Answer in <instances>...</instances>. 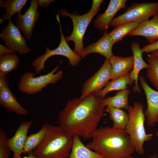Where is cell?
<instances>
[{
    "label": "cell",
    "mask_w": 158,
    "mask_h": 158,
    "mask_svg": "<svg viewBox=\"0 0 158 158\" xmlns=\"http://www.w3.org/2000/svg\"><path fill=\"white\" fill-rule=\"evenodd\" d=\"M104 98L93 92L83 98L68 100L59 114V126L71 135L90 138L105 116Z\"/></svg>",
    "instance_id": "obj_1"
},
{
    "label": "cell",
    "mask_w": 158,
    "mask_h": 158,
    "mask_svg": "<svg viewBox=\"0 0 158 158\" xmlns=\"http://www.w3.org/2000/svg\"><path fill=\"white\" fill-rule=\"evenodd\" d=\"M90 138L92 140L86 146L104 158H122L135 151L125 130L101 127L91 134Z\"/></svg>",
    "instance_id": "obj_2"
},
{
    "label": "cell",
    "mask_w": 158,
    "mask_h": 158,
    "mask_svg": "<svg viewBox=\"0 0 158 158\" xmlns=\"http://www.w3.org/2000/svg\"><path fill=\"white\" fill-rule=\"evenodd\" d=\"M73 142V136L59 126L48 124L44 139L32 153L38 158H68Z\"/></svg>",
    "instance_id": "obj_3"
},
{
    "label": "cell",
    "mask_w": 158,
    "mask_h": 158,
    "mask_svg": "<svg viewBox=\"0 0 158 158\" xmlns=\"http://www.w3.org/2000/svg\"><path fill=\"white\" fill-rule=\"evenodd\" d=\"M144 108L141 102H135L133 106H129L127 110L129 119L125 129L135 151L140 155L143 154L145 152L144 143L150 140L153 136L152 134H147L145 131Z\"/></svg>",
    "instance_id": "obj_4"
},
{
    "label": "cell",
    "mask_w": 158,
    "mask_h": 158,
    "mask_svg": "<svg viewBox=\"0 0 158 158\" xmlns=\"http://www.w3.org/2000/svg\"><path fill=\"white\" fill-rule=\"evenodd\" d=\"M59 65L50 72L38 77L31 71L25 72L21 75L18 83V88L21 92L32 95L42 91L49 84H54L62 77L63 72L59 70Z\"/></svg>",
    "instance_id": "obj_5"
},
{
    "label": "cell",
    "mask_w": 158,
    "mask_h": 158,
    "mask_svg": "<svg viewBox=\"0 0 158 158\" xmlns=\"http://www.w3.org/2000/svg\"><path fill=\"white\" fill-rule=\"evenodd\" d=\"M158 14V1L155 3L144 2L133 4L122 14L114 18L109 26L115 27L129 22L140 23Z\"/></svg>",
    "instance_id": "obj_6"
},
{
    "label": "cell",
    "mask_w": 158,
    "mask_h": 158,
    "mask_svg": "<svg viewBox=\"0 0 158 158\" xmlns=\"http://www.w3.org/2000/svg\"><path fill=\"white\" fill-rule=\"evenodd\" d=\"M56 16L59 24L61 34L60 42L58 47L55 49L51 50L48 47H47L45 54L37 57L32 63V66L37 75L44 70L45 63L47 59L54 55L65 56L68 59L70 64L73 67L76 66L81 60L82 58L71 49L65 40L61 28L59 13L58 15H56Z\"/></svg>",
    "instance_id": "obj_7"
},
{
    "label": "cell",
    "mask_w": 158,
    "mask_h": 158,
    "mask_svg": "<svg viewBox=\"0 0 158 158\" xmlns=\"http://www.w3.org/2000/svg\"><path fill=\"white\" fill-rule=\"evenodd\" d=\"M60 14L63 17H69L73 24L72 32L69 36H66L67 42L73 41L75 44L74 52L81 57L83 50V40L86 29L92 20L96 15L87 13L82 15L69 13L67 10L63 9L59 11Z\"/></svg>",
    "instance_id": "obj_8"
},
{
    "label": "cell",
    "mask_w": 158,
    "mask_h": 158,
    "mask_svg": "<svg viewBox=\"0 0 158 158\" xmlns=\"http://www.w3.org/2000/svg\"><path fill=\"white\" fill-rule=\"evenodd\" d=\"M0 37L4 41L5 46L20 55L26 54L31 51L25 38L11 20L2 30Z\"/></svg>",
    "instance_id": "obj_9"
},
{
    "label": "cell",
    "mask_w": 158,
    "mask_h": 158,
    "mask_svg": "<svg viewBox=\"0 0 158 158\" xmlns=\"http://www.w3.org/2000/svg\"><path fill=\"white\" fill-rule=\"evenodd\" d=\"M111 65L109 59H106L99 70L84 83L80 98L93 92L99 93L110 80Z\"/></svg>",
    "instance_id": "obj_10"
},
{
    "label": "cell",
    "mask_w": 158,
    "mask_h": 158,
    "mask_svg": "<svg viewBox=\"0 0 158 158\" xmlns=\"http://www.w3.org/2000/svg\"><path fill=\"white\" fill-rule=\"evenodd\" d=\"M37 0L31 1L30 6L24 14H17L15 19L16 25L28 40L31 38L35 24L40 18Z\"/></svg>",
    "instance_id": "obj_11"
},
{
    "label": "cell",
    "mask_w": 158,
    "mask_h": 158,
    "mask_svg": "<svg viewBox=\"0 0 158 158\" xmlns=\"http://www.w3.org/2000/svg\"><path fill=\"white\" fill-rule=\"evenodd\" d=\"M138 79L146 97L147 108L144 113L147 123L149 126L153 127L158 119V91L150 87L142 76L140 75Z\"/></svg>",
    "instance_id": "obj_12"
},
{
    "label": "cell",
    "mask_w": 158,
    "mask_h": 158,
    "mask_svg": "<svg viewBox=\"0 0 158 158\" xmlns=\"http://www.w3.org/2000/svg\"><path fill=\"white\" fill-rule=\"evenodd\" d=\"M9 82L6 76L0 75V105L8 111L14 112L18 114H27V109L18 103L10 90Z\"/></svg>",
    "instance_id": "obj_13"
},
{
    "label": "cell",
    "mask_w": 158,
    "mask_h": 158,
    "mask_svg": "<svg viewBox=\"0 0 158 158\" xmlns=\"http://www.w3.org/2000/svg\"><path fill=\"white\" fill-rule=\"evenodd\" d=\"M127 1L126 0H111L105 11L96 18L94 23V27L101 31H107L116 14L121 9L127 8Z\"/></svg>",
    "instance_id": "obj_14"
},
{
    "label": "cell",
    "mask_w": 158,
    "mask_h": 158,
    "mask_svg": "<svg viewBox=\"0 0 158 158\" xmlns=\"http://www.w3.org/2000/svg\"><path fill=\"white\" fill-rule=\"evenodd\" d=\"M131 49L133 54V66L130 73L131 86L134 81L135 85L132 89L134 92L141 93V91L138 84V75L142 69L147 68L148 64L144 61L142 57L141 49L140 48L139 43L133 41L131 45Z\"/></svg>",
    "instance_id": "obj_15"
},
{
    "label": "cell",
    "mask_w": 158,
    "mask_h": 158,
    "mask_svg": "<svg viewBox=\"0 0 158 158\" xmlns=\"http://www.w3.org/2000/svg\"><path fill=\"white\" fill-rule=\"evenodd\" d=\"M128 35L143 37L150 44L154 43L158 40V14L154 15L151 19L140 23Z\"/></svg>",
    "instance_id": "obj_16"
},
{
    "label": "cell",
    "mask_w": 158,
    "mask_h": 158,
    "mask_svg": "<svg viewBox=\"0 0 158 158\" xmlns=\"http://www.w3.org/2000/svg\"><path fill=\"white\" fill-rule=\"evenodd\" d=\"M109 33L107 31L104 32L102 37L97 42L83 48L81 57L83 58L90 54L97 53L109 59L114 56L112 48L114 44Z\"/></svg>",
    "instance_id": "obj_17"
},
{
    "label": "cell",
    "mask_w": 158,
    "mask_h": 158,
    "mask_svg": "<svg viewBox=\"0 0 158 158\" xmlns=\"http://www.w3.org/2000/svg\"><path fill=\"white\" fill-rule=\"evenodd\" d=\"M32 124V121L22 122L11 138H8L6 145L13 153L23 154V147L27 137V135Z\"/></svg>",
    "instance_id": "obj_18"
},
{
    "label": "cell",
    "mask_w": 158,
    "mask_h": 158,
    "mask_svg": "<svg viewBox=\"0 0 158 158\" xmlns=\"http://www.w3.org/2000/svg\"><path fill=\"white\" fill-rule=\"evenodd\" d=\"M109 61L111 65L110 80H114L127 74L133 67V56L123 57L114 55Z\"/></svg>",
    "instance_id": "obj_19"
},
{
    "label": "cell",
    "mask_w": 158,
    "mask_h": 158,
    "mask_svg": "<svg viewBox=\"0 0 158 158\" xmlns=\"http://www.w3.org/2000/svg\"><path fill=\"white\" fill-rule=\"evenodd\" d=\"M73 137L72 147L68 158H104L101 155L85 145L79 136L74 135Z\"/></svg>",
    "instance_id": "obj_20"
},
{
    "label": "cell",
    "mask_w": 158,
    "mask_h": 158,
    "mask_svg": "<svg viewBox=\"0 0 158 158\" xmlns=\"http://www.w3.org/2000/svg\"><path fill=\"white\" fill-rule=\"evenodd\" d=\"M131 91L127 89L119 91L114 96L104 98L102 100L103 104L105 107L124 109L127 110L130 106L128 104V97Z\"/></svg>",
    "instance_id": "obj_21"
},
{
    "label": "cell",
    "mask_w": 158,
    "mask_h": 158,
    "mask_svg": "<svg viewBox=\"0 0 158 158\" xmlns=\"http://www.w3.org/2000/svg\"><path fill=\"white\" fill-rule=\"evenodd\" d=\"M27 0H0V6L5 9V13L0 18V24L5 20H11L12 17L16 13H20L22 9L26 4Z\"/></svg>",
    "instance_id": "obj_22"
},
{
    "label": "cell",
    "mask_w": 158,
    "mask_h": 158,
    "mask_svg": "<svg viewBox=\"0 0 158 158\" xmlns=\"http://www.w3.org/2000/svg\"><path fill=\"white\" fill-rule=\"evenodd\" d=\"M105 111L109 114L110 119L113 123L114 128L125 130L129 121L128 114L122 109L107 106Z\"/></svg>",
    "instance_id": "obj_23"
},
{
    "label": "cell",
    "mask_w": 158,
    "mask_h": 158,
    "mask_svg": "<svg viewBox=\"0 0 158 158\" xmlns=\"http://www.w3.org/2000/svg\"><path fill=\"white\" fill-rule=\"evenodd\" d=\"M48 124L44 123L38 132L27 136L23 147V154L32 152L41 144L45 136Z\"/></svg>",
    "instance_id": "obj_24"
},
{
    "label": "cell",
    "mask_w": 158,
    "mask_h": 158,
    "mask_svg": "<svg viewBox=\"0 0 158 158\" xmlns=\"http://www.w3.org/2000/svg\"><path fill=\"white\" fill-rule=\"evenodd\" d=\"M19 63L18 56L15 53L0 55V75L6 76L8 74L16 70Z\"/></svg>",
    "instance_id": "obj_25"
},
{
    "label": "cell",
    "mask_w": 158,
    "mask_h": 158,
    "mask_svg": "<svg viewBox=\"0 0 158 158\" xmlns=\"http://www.w3.org/2000/svg\"><path fill=\"white\" fill-rule=\"evenodd\" d=\"M131 86L130 73L109 82L99 93V95L104 98L109 92L113 91L123 90L128 88V85Z\"/></svg>",
    "instance_id": "obj_26"
},
{
    "label": "cell",
    "mask_w": 158,
    "mask_h": 158,
    "mask_svg": "<svg viewBox=\"0 0 158 158\" xmlns=\"http://www.w3.org/2000/svg\"><path fill=\"white\" fill-rule=\"evenodd\" d=\"M139 23L129 22L119 25L115 27L109 34L114 44L122 40L131 32L136 28Z\"/></svg>",
    "instance_id": "obj_27"
},
{
    "label": "cell",
    "mask_w": 158,
    "mask_h": 158,
    "mask_svg": "<svg viewBox=\"0 0 158 158\" xmlns=\"http://www.w3.org/2000/svg\"><path fill=\"white\" fill-rule=\"evenodd\" d=\"M147 57L148 67L146 72L147 77L158 90V59L151 53L148 54Z\"/></svg>",
    "instance_id": "obj_28"
},
{
    "label": "cell",
    "mask_w": 158,
    "mask_h": 158,
    "mask_svg": "<svg viewBox=\"0 0 158 158\" xmlns=\"http://www.w3.org/2000/svg\"><path fill=\"white\" fill-rule=\"evenodd\" d=\"M7 137L3 130L0 131V158H8L10 150L6 145Z\"/></svg>",
    "instance_id": "obj_29"
},
{
    "label": "cell",
    "mask_w": 158,
    "mask_h": 158,
    "mask_svg": "<svg viewBox=\"0 0 158 158\" xmlns=\"http://www.w3.org/2000/svg\"><path fill=\"white\" fill-rule=\"evenodd\" d=\"M104 1L103 0H93L91 9L87 12L88 13L96 14L99 10L100 7L102 3Z\"/></svg>",
    "instance_id": "obj_30"
},
{
    "label": "cell",
    "mask_w": 158,
    "mask_h": 158,
    "mask_svg": "<svg viewBox=\"0 0 158 158\" xmlns=\"http://www.w3.org/2000/svg\"><path fill=\"white\" fill-rule=\"evenodd\" d=\"M141 49L143 52H145L147 53H150L154 50L158 49V40L152 44L144 46Z\"/></svg>",
    "instance_id": "obj_31"
},
{
    "label": "cell",
    "mask_w": 158,
    "mask_h": 158,
    "mask_svg": "<svg viewBox=\"0 0 158 158\" xmlns=\"http://www.w3.org/2000/svg\"><path fill=\"white\" fill-rule=\"evenodd\" d=\"M39 6L47 8L51 2H54V0H37Z\"/></svg>",
    "instance_id": "obj_32"
},
{
    "label": "cell",
    "mask_w": 158,
    "mask_h": 158,
    "mask_svg": "<svg viewBox=\"0 0 158 158\" xmlns=\"http://www.w3.org/2000/svg\"><path fill=\"white\" fill-rule=\"evenodd\" d=\"M10 53H15L9 48L0 44V55Z\"/></svg>",
    "instance_id": "obj_33"
},
{
    "label": "cell",
    "mask_w": 158,
    "mask_h": 158,
    "mask_svg": "<svg viewBox=\"0 0 158 158\" xmlns=\"http://www.w3.org/2000/svg\"><path fill=\"white\" fill-rule=\"evenodd\" d=\"M28 154V156L22 158L20 155L16 153H13L12 158H38L36 156L33 154L32 152Z\"/></svg>",
    "instance_id": "obj_34"
},
{
    "label": "cell",
    "mask_w": 158,
    "mask_h": 158,
    "mask_svg": "<svg viewBox=\"0 0 158 158\" xmlns=\"http://www.w3.org/2000/svg\"><path fill=\"white\" fill-rule=\"evenodd\" d=\"M158 59V49L154 50L150 53Z\"/></svg>",
    "instance_id": "obj_35"
},
{
    "label": "cell",
    "mask_w": 158,
    "mask_h": 158,
    "mask_svg": "<svg viewBox=\"0 0 158 158\" xmlns=\"http://www.w3.org/2000/svg\"><path fill=\"white\" fill-rule=\"evenodd\" d=\"M149 158H158V157L157 156V155L156 154H154L150 157H149Z\"/></svg>",
    "instance_id": "obj_36"
},
{
    "label": "cell",
    "mask_w": 158,
    "mask_h": 158,
    "mask_svg": "<svg viewBox=\"0 0 158 158\" xmlns=\"http://www.w3.org/2000/svg\"><path fill=\"white\" fill-rule=\"evenodd\" d=\"M122 158H135L134 157L132 156L131 155L126 157Z\"/></svg>",
    "instance_id": "obj_37"
},
{
    "label": "cell",
    "mask_w": 158,
    "mask_h": 158,
    "mask_svg": "<svg viewBox=\"0 0 158 158\" xmlns=\"http://www.w3.org/2000/svg\"><path fill=\"white\" fill-rule=\"evenodd\" d=\"M157 123H158V119L157 120ZM156 135L157 136H158V131L156 133Z\"/></svg>",
    "instance_id": "obj_38"
},
{
    "label": "cell",
    "mask_w": 158,
    "mask_h": 158,
    "mask_svg": "<svg viewBox=\"0 0 158 158\" xmlns=\"http://www.w3.org/2000/svg\"></svg>",
    "instance_id": "obj_39"
}]
</instances>
